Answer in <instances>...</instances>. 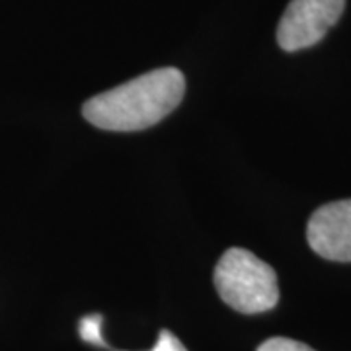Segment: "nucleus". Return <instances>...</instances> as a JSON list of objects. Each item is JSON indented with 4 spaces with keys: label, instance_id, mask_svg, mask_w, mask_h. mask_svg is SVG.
Masks as SVG:
<instances>
[{
    "label": "nucleus",
    "instance_id": "obj_4",
    "mask_svg": "<svg viewBox=\"0 0 351 351\" xmlns=\"http://www.w3.org/2000/svg\"><path fill=\"white\" fill-rule=\"evenodd\" d=\"M306 240L330 262H351V199L332 201L316 209L306 225Z\"/></svg>",
    "mask_w": 351,
    "mask_h": 351
},
{
    "label": "nucleus",
    "instance_id": "obj_6",
    "mask_svg": "<svg viewBox=\"0 0 351 351\" xmlns=\"http://www.w3.org/2000/svg\"><path fill=\"white\" fill-rule=\"evenodd\" d=\"M258 351H314L313 348H308L306 343L297 341V339L289 338H271L265 339L262 346L258 348Z\"/></svg>",
    "mask_w": 351,
    "mask_h": 351
},
{
    "label": "nucleus",
    "instance_id": "obj_2",
    "mask_svg": "<svg viewBox=\"0 0 351 351\" xmlns=\"http://www.w3.org/2000/svg\"><path fill=\"white\" fill-rule=\"evenodd\" d=\"M213 279L219 297L239 313H265L279 301L276 269L244 248H228Z\"/></svg>",
    "mask_w": 351,
    "mask_h": 351
},
{
    "label": "nucleus",
    "instance_id": "obj_3",
    "mask_svg": "<svg viewBox=\"0 0 351 351\" xmlns=\"http://www.w3.org/2000/svg\"><path fill=\"white\" fill-rule=\"evenodd\" d=\"M346 0H291L277 25V43L283 51H301L316 45L336 25Z\"/></svg>",
    "mask_w": 351,
    "mask_h": 351
},
{
    "label": "nucleus",
    "instance_id": "obj_7",
    "mask_svg": "<svg viewBox=\"0 0 351 351\" xmlns=\"http://www.w3.org/2000/svg\"><path fill=\"white\" fill-rule=\"evenodd\" d=\"M151 351H188L184 348V343L176 338L170 330H160L158 334V341L154 343V348Z\"/></svg>",
    "mask_w": 351,
    "mask_h": 351
},
{
    "label": "nucleus",
    "instance_id": "obj_5",
    "mask_svg": "<svg viewBox=\"0 0 351 351\" xmlns=\"http://www.w3.org/2000/svg\"><path fill=\"white\" fill-rule=\"evenodd\" d=\"M80 338L88 343H96V346H106V341L101 338V314H90L80 320Z\"/></svg>",
    "mask_w": 351,
    "mask_h": 351
},
{
    "label": "nucleus",
    "instance_id": "obj_1",
    "mask_svg": "<svg viewBox=\"0 0 351 351\" xmlns=\"http://www.w3.org/2000/svg\"><path fill=\"white\" fill-rule=\"evenodd\" d=\"M184 92L182 71L164 66L90 98L82 106V115L106 131H141L174 112L184 100Z\"/></svg>",
    "mask_w": 351,
    "mask_h": 351
}]
</instances>
